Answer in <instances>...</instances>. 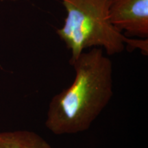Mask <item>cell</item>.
I'll return each instance as SVG.
<instances>
[{"label": "cell", "mask_w": 148, "mask_h": 148, "mask_svg": "<svg viewBox=\"0 0 148 148\" xmlns=\"http://www.w3.org/2000/svg\"><path fill=\"white\" fill-rule=\"evenodd\" d=\"M70 64L73 82L51 98L46 114V128L56 135L87 130L113 96L112 63L103 49L83 51Z\"/></svg>", "instance_id": "1"}, {"label": "cell", "mask_w": 148, "mask_h": 148, "mask_svg": "<svg viewBox=\"0 0 148 148\" xmlns=\"http://www.w3.org/2000/svg\"><path fill=\"white\" fill-rule=\"evenodd\" d=\"M67 16L57 34L71 50L70 63L85 49L99 47L108 55L119 53L127 44L147 51V40L129 39L110 22V0H61Z\"/></svg>", "instance_id": "2"}, {"label": "cell", "mask_w": 148, "mask_h": 148, "mask_svg": "<svg viewBox=\"0 0 148 148\" xmlns=\"http://www.w3.org/2000/svg\"><path fill=\"white\" fill-rule=\"evenodd\" d=\"M108 18L116 29L130 36H148V0H110Z\"/></svg>", "instance_id": "3"}, {"label": "cell", "mask_w": 148, "mask_h": 148, "mask_svg": "<svg viewBox=\"0 0 148 148\" xmlns=\"http://www.w3.org/2000/svg\"><path fill=\"white\" fill-rule=\"evenodd\" d=\"M0 148H52L36 132L29 130L0 132Z\"/></svg>", "instance_id": "4"}]
</instances>
